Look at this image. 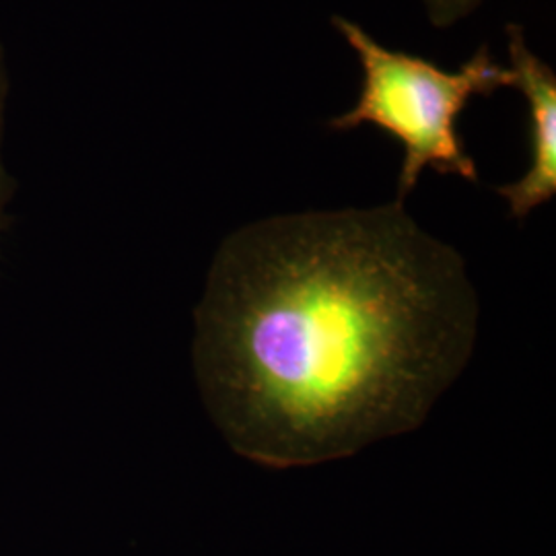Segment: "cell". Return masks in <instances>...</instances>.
Here are the masks:
<instances>
[{
  "mask_svg": "<svg viewBox=\"0 0 556 556\" xmlns=\"http://www.w3.org/2000/svg\"><path fill=\"white\" fill-rule=\"evenodd\" d=\"M477 321L464 260L402 202L285 215L220 243L194 363L239 456L312 466L420 427Z\"/></svg>",
  "mask_w": 556,
  "mask_h": 556,
  "instance_id": "1",
  "label": "cell"
},
{
  "mask_svg": "<svg viewBox=\"0 0 556 556\" xmlns=\"http://www.w3.org/2000/svg\"><path fill=\"white\" fill-rule=\"evenodd\" d=\"M332 23L357 50L363 85L357 105L328 126L344 132L374 124L404 147L397 202L404 204L425 167L478 181L477 163L459 137L457 118L475 96L491 98L501 87H514V71L498 66L489 46H480L459 71L447 73L431 60L383 48L353 21L337 15Z\"/></svg>",
  "mask_w": 556,
  "mask_h": 556,
  "instance_id": "2",
  "label": "cell"
},
{
  "mask_svg": "<svg viewBox=\"0 0 556 556\" xmlns=\"http://www.w3.org/2000/svg\"><path fill=\"white\" fill-rule=\"evenodd\" d=\"M509 56L516 83L528 101L530 169L516 184L497 188L509 202L514 219H526L556 192V75L555 68L528 48L523 27L509 23Z\"/></svg>",
  "mask_w": 556,
  "mask_h": 556,
  "instance_id": "3",
  "label": "cell"
},
{
  "mask_svg": "<svg viewBox=\"0 0 556 556\" xmlns=\"http://www.w3.org/2000/svg\"><path fill=\"white\" fill-rule=\"evenodd\" d=\"M427 7V15L431 23L445 29L456 21L468 17L482 0H422Z\"/></svg>",
  "mask_w": 556,
  "mask_h": 556,
  "instance_id": "4",
  "label": "cell"
},
{
  "mask_svg": "<svg viewBox=\"0 0 556 556\" xmlns=\"http://www.w3.org/2000/svg\"><path fill=\"white\" fill-rule=\"evenodd\" d=\"M7 98H9V66H7V54L0 43V139H2V122H4V108H7ZM7 199V176L2 169L0 161V211Z\"/></svg>",
  "mask_w": 556,
  "mask_h": 556,
  "instance_id": "5",
  "label": "cell"
}]
</instances>
